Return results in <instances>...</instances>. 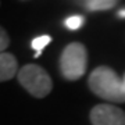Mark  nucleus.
Here are the masks:
<instances>
[{
	"label": "nucleus",
	"mask_w": 125,
	"mask_h": 125,
	"mask_svg": "<svg viewBox=\"0 0 125 125\" xmlns=\"http://www.w3.org/2000/svg\"><path fill=\"white\" fill-rule=\"evenodd\" d=\"M10 45V38L7 35V32L0 27V53H4V50L9 47Z\"/></svg>",
	"instance_id": "1a4fd4ad"
},
{
	"label": "nucleus",
	"mask_w": 125,
	"mask_h": 125,
	"mask_svg": "<svg viewBox=\"0 0 125 125\" xmlns=\"http://www.w3.org/2000/svg\"><path fill=\"white\" fill-rule=\"evenodd\" d=\"M50 42H52V38L49 35L38 36V38H35V39L32 40V47H33V50H36L35 57H39L40 53H42V50H43V47H46Z\"/></svg>",
	"instance_id": "0eeeda50"
},
{
	"label": "nucleus",
	"mask_w": 125,
	"mask_h": 125,
	"mask_svg": "<svg viewBox=\"0 0 125 125\" xmlns=\"http://www.w3.org/2000/svg\"><path fill=\"white\" fill-rule=\"evenodd\" d=\"M88 53L82 43L74 42L62 50L60 57V70L64 78L70 81L79 79L86 72Z\"/></svg>",
	"instance_id": "7ed1b4c3"
},
{
	"label": "nucleus",
	"mask_w": 125,
	"mask_h": 125,
	"mask_svg": "<svg viewBox=\"0 0 125 125\" xmlns=\"http://www.w3.org/2000/svg\"><path fill=\"white\" fill-rule=\"evenodd\" d=\"M89 88L96 96L114 103L125 102V86L122 79L108 67L94 68L89 76Z\"/></svg>",
	"instance_id": "f257e3e1"
},
{
	"label": "nucleus",
	"mask_w": 125,
	"mask_h": 125,
	"mask_svg": "<svg viewBox=\"0 0 125 125\" xmlns=\"http://www.w3.org/2000/svg\"><path fill=\"white\" fill-rule=\"evenodd\" d=\"M18 81L33 97H46L52 92L53 82L49 74L36 64H27L18 71Z\"/></svg>",
	"instance_id": "f03ea898"
},
{
	"label": "nucleus",
	"mask_w": 125,
	"mask_h": 125,
	"mask_svg": "<svg viewBox=\"0 0 125 125\" xmlns=\"http://www.w3.org/2000/svg\"><path fill=\"white\" fill-rule=\"evenodd\" d=\"M118 17H120V18H125V9H122V10L118 11Z\"/></svg>",
	"instance_id": "9d476101"
},
{
	"label": "nucleus",
	"mask_w": 125,
	"mask_h": 125,
	"mask_svg": "<svg viewBox=\"0 0 125 125\" xmlns=\"http://www.w3.org/2000/svg\"><path fill=\"white\" fill-rule=\"evenodd\" d=\"M83 22H85V20H83V17L82 15H71V17H68L67 20H65V27L68 28V29H72V31H75V29H79L82 25H83Z\"/></svg>",
	"instance_id": "6e6552de"
},
{
	"label": "nucleus",
	"mask_w": 125,
	"mask_h": 125,
	"mask_svg": "<svg viewBox=\"0 0 125 125\" xmlns=\"http://www.w3.org/2000/svg\"><path fill=\"white\" fill-rule=\"evenodd\" d=\"M17 70L18 64L13 54L7 53V52L0 53V82L11 79L17 74Z\"/></svg>",
	"instance_id": "39448f33"
},
{
	"label": "nucleus",
	"mask_w": 125,
	"mask_h": 125,
	"mask_svg": "<svg viewBox=\"0 0 125 125\" xmlns=\"http://www.w3.org/2000/svg\"><path fill=\"white\" fill-rule=\"evenodd\" d=\"M117 4L114 0H89L85 1L86 9L90 11H103V10H110Z\"/></svg>",
	"instance_id": "423d86ee"
},
{
	"label": "nucleus",
	"mask_w": 125,
	"mask_h": 125,
	"mask_svg": "<svg viewBox=\"0 0 125 125\" xmlns=\"http://www.w3.org/2000/svg\"><path fill=\"white\" fill-rule=\"evenodd\" d=\"M122 82H124V86H125V75H124V79H122Z\"/></svg>",
	"instance_id": "9b49d317"
},
{
	"label": "nucleus",
	"mask_w": 125,
	"mask_h": 125,
	"mask_svg": "<svg viewBox=\"0 0 125 125\" xmlns=\"http://www.w3.org/2000/svg\"><path fill=\"white\" fill-rule=\"evenodd\" d=\"M93 125H125V113L111 104H97L90 111Z\"/></svg>",
	"instance_id": "20e7f679"
}]
</instances>
